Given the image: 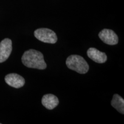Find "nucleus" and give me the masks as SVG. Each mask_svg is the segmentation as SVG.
Segmentation results:
<instances>
[{
	"label": "nucleus",
	"mask_w": 124,
	"mask_h": 124,
	"mask_svg": "<svg viewBox=\"0 0 124 124\" xmlns=\"http://www.w3.org/2000/svg\"><path fill=\"white\" fill-rule=\"evenodd\" d=\"M88 57L98 63H104L107 60V55L95 48H90L87 52Z\"/></svg>",
	"instance_id": "obj_7"
},
{
	"label": "nucleus",
	"mask_w": 124,
	"mask_h": 124,
	"mask_svg": "<svg viewBox=\"0 0 124 124\" xmlns=\"http://www.w3.org/2000/svg\"><path fill=\"white\" fill-rule=\"evenodd\" d=\"M69 69L81 74H86L89 70V66L83 57L77 55L69 56L66 62Z\"/></svg>",
	"instance_id": "obj_2"
},
{
	"label": "nucleus",
	"mask_w": 124,
	"mask_h": 124,
	"mask_svg": "<svg viewBox=\"0 0 124 124\" xmlns=\"http://www.w3.org/2000/svg\"><path fill=\"white\" fill-rule=\"evenodd\" d=\"M21 60L23 64L28 68L39 70H44L46 68L43 54L35 49L26 51L23 54Z\"/></svg>",
	"instance_id": "obj_1"
},
{
	"label": "nucleus",
	"mask_w": 124,
	"mask_h": 124,
	"mask_svg": "<svg viewBox=\"0 0 124 124\" xmlns=\"http://www.w3.org/2000/svg\"><path fill=\"white\" fill-rule=\"evenodd\" d=\"M111 105L121 114H124V100L118 94H114L111 101Z\"/></svg>",
	"instance_id": "obj_9"
},
{
	"label": "nucleus",
	"mask_w": 124,
	"mask_h": 124,
	"mask_svg": "<svg viewBox=\"0 0 124 124\" xmlns=\"http://www.w3.org/2000/svg\"><path fill=\"white\" fill-rule=\"evenodd\" d=\"M41 103L45 108L48 110H52L59 105V100L56 96L48 94L44 95L41 100Z\"/></svg>",
	"instance_id": "obj_8"
},
{
	"label": "nucleus",
	"mask_w": 124,
	"mask_h": 124,
	"mask_svg": "<svg viewBox=\"0 0 124 124\" xmlns=\"http://www.w3.org/2000/svg\"><path fill=\"white\" fill-rule=\"evenodd\" d=\"M5 80L9 86L13 87L16 89L22 87L25 85V79L21 76L17 74L12 73L5 76Z\"/></svg>",
	"instance_id": "obj_6"
},
{
	"label": "nucleus",
	"mask_w": 124,
	"mask_h": 124,
	"mask_svg": "<svg viewBox=\"0 0 124 124\" xmlns=\"http://www.w3.org/2000/svg\"><path fill=\"white\" fill-rule=\"evenodd\" d=\"M35 38L43 43L55 44L58 40L55 32L48 28H39L34 32Z\"/></svg>",
	"instance_id": "obj_3"
},
{
	"label": "nucleus",
	"mask_w": 124,
	"mask_h": 124,
	"mask_svg": "<svg viewBox=\"0 0 124 124\" xmlns=\"http://www.w3.org/2000/svg\"><path fill=\"white\" fill-rule=\"evenodd\" d=\"M12 51V42L9 39L6 38L0 43V63L6 61Z\"/></svg>",
	"instance_id": "obj_5"
},
{
	"label": "nucleus",
	"mask_w": 124,
	"mask_h": 124,
	"mask_svg": "<svg viewBox=\"0 0 124 124\" xmlns=\"http://www.w3.org/2000/svg\"><path fill=\"white\" fill-rule=\"evenodd\" d=\"M101 40L108 45H116L118 43V38L114 31L111 29H103L98 34Z\"/></svg>",
	"instance_id": "obj_4"
}]
</instances>
